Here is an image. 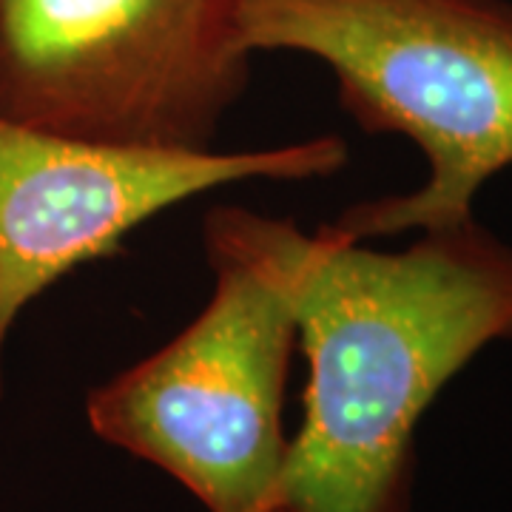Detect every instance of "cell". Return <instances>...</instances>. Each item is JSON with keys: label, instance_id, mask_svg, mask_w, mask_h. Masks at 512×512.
Instances as JSON below:
<instances>
[{"label": "cell", "instance_id": "obj_1", "mask_svg": "<svg viewBox=\"0 0 512 512\" xmlns=\"http://www.w3.org/2000/svg\"><path fill=\"white\" fill-rule=\"evenodd\" d=\"M305 416L271 512H410L427 407L512 339V245L473 220L376 251L333 225L296 271Z\"/></svg>", "mask_w": 512, "mask_h": 512}, {"label": "cell", "instance_id": "obj_2", "mask_svg": "<svg viewBox=\"0 0 512 512\" xmlns=\"http://www.w3.org/2000/svg\"><path fill=\"white\" fill-rule=\"evenodd\" d=\"M305 239L293 220L214 205L202 217L211 299L171 342L86 399L97 439L163 470L205 512L274 507L291 444L282 404Z\"/></svg>", "mask_w": 512, "mask_h": 512}, {"label": "cell", "instance_id": "obj_3", "mask_svg": "<svg viewBox=\"0 0 512 512\" xmlns=\"http://www.w3.org/2000/svg\"><path fill=\"white\" fill-rule=\"evenodd\" d=\"M251 52L328 63L367 134H404L430 165L416 191L350 205L348 239L473 220L478 191L512 168V0H239Z\"/></svg>", "mask_w": 512, "mask_h": 512}, {"label": "cell", "instance_id": "obj_4", "mask_svg": "<svg viewBox=\"0 0 512 512\" xmlns=\"http://www.w3.org/2000/svg\"><path fill=\"white\" fill-rule=\"evenodd\" d=\"M251 57L239 0H0V117L120 151H214Z\"/></svg>", "mask_w": 512, "mask_h": 512}, {"label": "cell", "instance_id": "obj_5", "mask_svg": "<svg viewBox=\"0 0 512 512\" xmlns=\"http://www.w3.org/2000/svg\"><path fill=\"white\" fill-rule=\"evenodd\" d=\"M339 134L256 151H120L0 117V399L18 316L80 265L126 251L171 205L245 180L305 183L342 171Z\"/></svg>", "mask_w": 512, "mask_h": 512}]
</instances>
